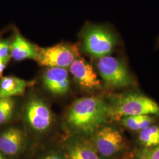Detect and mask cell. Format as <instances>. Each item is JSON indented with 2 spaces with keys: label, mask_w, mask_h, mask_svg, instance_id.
<instances>
[{
  "label": "cell",
  "mask_w": 159,
  "mask_h": 159,
  "mask_svg": "<svg viewBox=\"0 0 159 159\" xmlns=\"http://www.w3.org/2000/svg\"><path fill=\"white\" fill-rule=\"evenodd\" d=\"M10 58H0V77L2 76L4 70H5L7 64L10 61Z\"/></svg>",
  "instance_id": "cell-19"
},
{
  "label": "cell",
  "mask_w": 159,
  "mask_h": 159,
  "mask_svg": "<svg viewBox=\"0 0 159 159\" xmlns=\"http://www.w3.org/2000/svg\"><path fill=\"white\" fill-rule=\"evenodd\" d=\"M99 155L102 157L113 158L126 152V142L122 133L111 126L97 129L90 139Z\"/></svg>",
  "instance_id": "cell-4"
},
{
  "label": "cell",
  "mask_w": 159,
  "mask_h": 159,
  "mask_svg": "<svg viewBox=\"0 0 159 159\" xmlns=\"http://www.w3.org/2000/svg\"><path fill=\"white\" fill-rule=\"evenodd\" d=\"M133 159H140V158H139V157H136V156H134V157H133Z\"/></svg>",
  "instance_id": "cell-23"
},
{
  "label": "cell",
  "mask_w": 159,
  "mask_h": 159,
  "mask_svg": "<svg viewBox=\"0 0 159 159\" xmlns=\"http://www.w3.org/2000/svg\"><path fill=\"white\" fill-rule=\"evenodd\" d=\"M146 115L127 116L121 119L123 125L133 131H141L142 123Z\"/></svg>",
  "instance_id": "cell-16"
},
{
  "label": "cell",
  "mask_w": 159,
  "mask_h": 159,
  "mask_svg": "<svg viewBox=\"0 0 159 159\" xmlns=\"http://www.w3.org/2000/svg\"><path fill=\"white\" fill-rule=\"evenodd\" d=\"M108 117L107 104L97 97L77 99L68 111L66 122L68 127L78 134L92 135Z\"/></svg>",
  "instance_id": "cell-1"
},
{
  "label": "cell",
  "mask_w": 159,
  "mask_h": 159,
  "mask_svg": "<svg viewBox=\"0 0 159 159\" xmlns=\"http://www.w3.org/2000/svg\"><path fill=\"white\" fill-rule=\"evenodd\" d=\"M100 159H113L112 158H106V157H100Z\"/></svg>",
  "instance_id": "cell-24"
},
{
  "label": "cell",
  "mask_w": 159,
  "mask_h": 159,
  "mask_svg": "<svg viewBox=\"0 0 159 159\" xmlns=\"http://www.w3.org/2000/svg\"><path fill=\"white\" fill-rule=\"evenodd\" d=\"M117 44V36L106 27L89 25L83 32V50L93 57L110 56Z\"/></svg>",
  "instance_id": "cell-3"
},
{
  "label": "cell",
  "mask_w": 159,
  "mask_h": 159,
  "mask_svg": "<svg viewBox=\"0 0 159 159\" xmlns=\"http://www.w3.org/2000/svg\"><path fill=\"white\" fill-rule=\"evenodd\" d=\"M0 159H6L2 156V154L1 153H0Z\"/></svg>",
  "instance_id": "cell-22"
},
{
  "label": "cell",
  "mask_w": 159,
  "mask_h": 159,
  "mask_svg": "<svg viewBox=\"0 0 159 159\" xmlns=\"http://www.w3.org/2000/svg\"><path fill=\"white\" fill-rule=\"evenodd\" d=\"M134 154L133 152H126L123 154L122 156L121 159H133Z\"/></svg>",
  "instance_id": "cell-21"
},
{
  "label": "cell",
  "mask_w": 159,
  "mask_h": 159,
  "mask_svg": "<svg viewBox=\"0 0 159 159\" xmlns=\"http://www.w3.org/2000/svg\"><path fill=\"white\" fill-rule=\"evenodd\" d=\"M14 101L12 98L0 97V125L11 119L14 111Z\"/></svg>",
  "instance_id": "cell-15"
},
{
  "label": "cell",
  "mask_w": 159,
  "mask_h": 159,
  "mask_svg": "<svg viewBox=\"0 0 159 159\" xmlns=\"http://www.w3.org/2000/svg\"><path fill=\"white\" fill-rule=\"evenodd\" d=\"M11 43L8 40L0 41V58H11Z\"/></svg>",
  "instance_id": "cell-18"
},
{
  "label": "cell",
  "mask_w": 159,
  "mask_h": 159,
  "mask_svg": "<svg viewBox=\"0 0 159 159\" xmlns=\"http://www.w3.org/2000/svg\"><path fill=\"white\" fill-rule=\"evenodd\" d=\"M25 116L29 125L37 132H44L50 127L52 117L51 110L45 102L39 98L27 102Z\"/></svg>",
  "instance_id": "cell-7"
},
{
  "label": "cell",
  "mask_w": 159,
  "mask_h": 159,
  "mask_svg": "<svg viewBox=\"0 0 159 159\" xmlns=\"http://www.w3.org/2000/svg\"><path fill=\"white\" fill-rule=\"evenodd\" d=\"M29 83L24 80L13 76L1 77L0 80V97L11 98L23 95Z\"/></svg>",
  "instance_id": "cell-13"
},
{
  "label": "cell",
  "mask_w": 159,
  "mask_h": 159,
  "mask_svg": "<svg viewBox=\"0 0 159 159\" xmlns=\"http://www.w3.org/2000/svg\"><path fill=\"white\" fill-rule=\"evenodd\" d=\"M99 156L91 140L85 137H74L66 145L68 159H100Z\"/></svg>",
  "instance_id": "cell-10"
},
{
  "label": "cell",
  "mask_w": 159,
  "mask_h": 159,
  "mask_svg": "<svg viewBox=\"0 0 159 159\" xmlns=\"http://www.w3.org/2000/svg\"><path fill=\"white\" fill-rule=\"evenodd\" d=\"M138 139L142 148H150L159 145V126L151 125L140 131Z\"/></svg>",
  "instance_id": "cell-14"
},
{
  "label": "cell",
  "mask_w": 159,
  "mask_h": 159,
  "mask_svg": "<svg viewBox=\"0 0 159 159\" xmlns=\"http://www.w3.org/2000/svg\"><path fill=\"white\" fill-rule=\"evenodd\" d=\"M41 159H64L63 157L59 154L55 153L49 154L46 155V156L42 157Z\"/></svg>",
  "instance_id": "cell-20"
},
{
  "label": "cell",
  "mask_w": 159,
  "mask_h": 159,
  "mask_svg": "<svg viewBox=\"0 0 159 159\" xmlns=\"http://www.w3.org/2000/svg\"><path fill=\"white\" fill-rule=\"evenodd\" d=\"M43 81L48 91L59 96L66 94L70 86L67 68L48 67L43 74Z\"/></svg>",
  "instance_id": "cell-9"
},
{
  "label": "cell",
  "mask_w": 159,
  "mask_h": 159,
  "mask_svg": "<svg viewBox=\"0 0 159 159\" xmlns=\"http://www.w3.org/2000/svg\"><path fill=\"white\" fill-rule=\"evenodd\" d=\"M38 47H36L25 39L21 34L16 33L11 44L10 55L16 61L26 59L36 60Z\"/></svg>",
  "instance_id": "cell-12"
},
{
  "label": "cell",
  "mask_w": 159,
  "mask_h": 159,
  "mask_svg": "<svg viewBox=\"0 0 159 159\" xmlns=\"http://www.w3.org/2000/svg\"><path fill=\"white\" fill-rule=\"evenodd\" d=\"M24 143L23 131L17 127H10L0 134V151L6 155H16L22 150Z\"/></svg>",
  "instance_id": "cell-11"
},
{
  "label": "cell",
  "mask_w": 159,
  "mask_h": 159,
  "mask_svg": "<svg viewBox=\"0 0 159 159\" xmlns=\"http://www.w3.org/2000/svg\"><path fill=\"white\" fill-rule=\"evenodd\" d=\"M134 156L142 159H159V145L150 148H141L136 150Z\"/></svg>",
  "instance_id": "cell-17"
},
{
  "label": "cell",
  "mask_w": 159,
  "mask_h": 159,
  "mask_svg": "<svg viewBox=\"0 0 159 159\" xmlns=\"http://www.w3.org/2000/svg\"><path fill=\"white\" fill-rule=\"evenodd\" d=\"M78 57L79 54L77 46L61 43L46 48L38 47L35 60L42 66L67 68Z\"/></svg>",
  "instance_id": "cell-6"
},
{
  "label": "cell",
  "mask_w": 159,
  "mask_h": 159,
  "mask_svg": "<svg viewBox=\"0 0 159 159\" xmlns=\"http://www.w3.org/2000/svg\"><path fill=\"white\" fill-rule=\"evenodd\" d=\"M69 68L74 80L83 89L94 90L101 87V83L96 73L84 58L77 57Z\"/></svg>",
  "instance_id": "cell-8"
},
{
  "label": "cell",
  "mask_w": 159,
  "mask_h": 159,
  "mask_svg": "<svg viewBox=\"0 0 159 159\" xmlns=\"http://www.w3.org/2000/svg\"><path fill=\"white\" fill-rule=\"evenodd\" d=\"M159 114V105L152 98L137 93L116 97L107 105V116L113 119L139 115Z\"/></svg>",
  "instance_id": "cell-2"
},
{
  "label": "cell",
  "mask_w": 159,
  "mask_h": 159,
  "mask_svg": "<svg viewBox=\"0 0 159 159\" xmlns=\"http://www.w3.org/2000/svg\"><path fill=\"white\" fill-rule=\"evenodd\" d=\"M98 73L106 84L114 88H123L132 83V77L126 64L117 58L107 56L98 58Z\"/></svg>",
  "instance_id": "cell-5"
}]
</instances>
